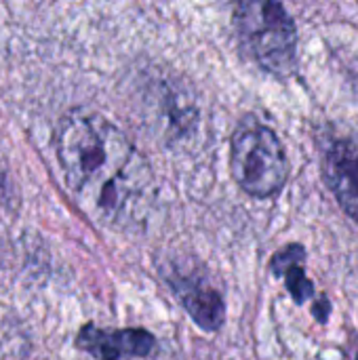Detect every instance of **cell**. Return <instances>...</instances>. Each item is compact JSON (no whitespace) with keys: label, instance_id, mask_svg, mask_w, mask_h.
Returning <instances> with one entry per match:
<instances>
[{"label":"cell","instance_id":"1","mask_svg":"<svg viewBox=\"0 0 358 360\" xmlns=\"http://www.w3.org/2000/svg\"><path fill=\"white\" fill-rule=\"evenodd\" d=\"M55 148L70 192L93 219L122 232L148 224L154 173L114 122L91 110H72L57 127Z\"/></svg>","mask_w":358,"mask_h":360},{"label":"cell","instance_id":"2","mask_svg":"<svg viewBox=\"0 0 358 360\" xmlns=\"http://www.w3.org/2000/svg\"><path fill=\"white\" fill-rule=\"evenodd\" d=\"M243 51L266 72L285 78L298 61V30L283 0H228Z\"/></svg>","mask_w":358,"mask_h":360},{"label":"cell","instance_id":"3","mask_svg":"<svg viewBox=\"0 0 358 360\" xmlns=\"http://www.w3.org/2000/svg\"><path fill=\"white\" fill-rule=\"evenodd\" d=\"M230 167L241 190L255 198L276 196L289 179V158L279 135L255 116H245L234 129Z\"/></svg>","mask_w":358,"mask_h":360},{"label":"cell","instance_id":"4","mask_svg":"<svg viewBox=\"0 0 358 360\" xmlns=\"http://www.w3.org/2000/svg\"><path fill=\"white\" fill-rule=\"evenodd\" d=\"M323 177L340 207L358 224V135L325 131L321 135Z\"/></svg>","mask_w":358,"mask_h":360},{"label":"cell","instance_id":"5","mask_svg":"<svg viewBox=\"0 0 358 360\" xmlns=\"http://www.w3.org/2000/svg\"><path fill=\"white\" fill-rule=\"evenodd\" d=\"M165 276L179 304L200 329L217 331L224 325V297L200 270L169 264Z\"/></svg>","mask_w":358,"mask_h":360},{"label":"cell","instance_id":"6","mask_svg":"<svg viewBox=\"0 0 358 360\" xmlns=\"http://www.w3.org/2000/svg\"><path fill=\"white\" fill-rule=\"evenodd\" d=\"M76 346L97 360H122L148 356L154 350L156 342H154V335L143 329L108 331V329L87 325L78 333Z\"/></svg>","mask_w":358,"mask_h":360},{"label":"cell","instance_id":"7","mask_svg":"<svg viewBox=\"0 0 358 360\" xmlns=\"http://www.w3.org/2000/svg\"><path fill=\"white\" fill-rule=\"evenodd\" d=\"M304 262H306V249L302 245H287L270 262V270L276 276L285 278L287 291L291 293V297L300 306L306 304V302H314L317 300L314 285L306 276Z\"/></svg>","mask_w":358,"mask_h":360},{"label":"cell","instance_id":"8","mask_svg":"<svg viewBox=\"0 0 358 360\" xmlns=\"http://www.w3.org/2000/svg\"><path fill=\"white\" fill-rule=\"evenodd\" d=\"M354 360H358V354H357V356H354Z\"/></svg>","mask_w":358,"mask_h":360}]
</instances>
